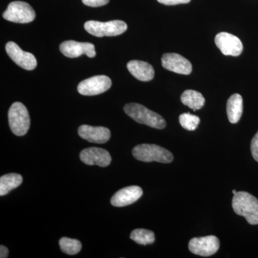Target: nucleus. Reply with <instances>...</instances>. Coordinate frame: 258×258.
<instances>
[{"mask_svg":"<svg viewBox=\"0 0 258 258\" xmlns=\"http://www.w3.org/2000/svg\"><path fill=\"white\" fill-rule=\"evenodd\" d=\"M234 212L244 217L250 225H258V200L246 191H237L232 198Z\"/></svg>","mask_w":258,"mask_h":258,"instance_id":"f257e3e1","label":"nucleus"},{"mask_svg":"<svg viewBox=\"0 0 258 258\" xmlns=\"http://www.w3.org/2000/svg\"><path fill=\"white\" fill-rule=\"evenodd\" d=\"M123 110L129 117L141 124L157 129H163L166 127V120L161 115L148 109L143 105L128 103L125 105Z\"/></svg>","mask_w":258,"mask_h":258,"instance_id":"f03ea898","label":"nucleus"},{"mask_svg":"<svg viewBox=\"0 0 258 258\" xmlns=\"http://www.w3.org/2000/svg\"><path fill=\"white\" fill-rule=\"evenodd\" d=\"M134 157L143 162H157L169 164L174 160V156L169 150L155 144H139L132 151Z\"/></svg>","mask_w":258,"mask_h":258,"instance_id":"7ed1b4c3","label":"nucleus"},{"mask_svg":"<svg viewBox=\"0 0 258 258\" xmlns=\"http://www.w3.org/2000/svg\"><path fill=\"white\" fill-rule=\"evenodd\" d=\"M10 129L18 137H23L28 133L30 126V118L28 109L20 102H15L8 112Z\"/></svg>","mask_w":258,"mask_h":258,"instance_id":"20e7f679","label":"nucleus"},{"mask_svg":"<svg viewBox=\"0 0 258 258\" xmlns=\"http://www.w3.org/2000/svg\"><path fill=\"white\" fill-rule=\"evenodd\" d=\"M84 28L93 36L113 37L121 35L126 31L127 25L121 20H112L106 23L91 20L85 23Z\"/></svg>","mask_w":258,"mask_h":258,"instance_id":"39448f33","label":"nucleus"},{"mask_svg":"<svg viewBox=\"0 0 258 258\" xmlns=\"http://www.w3.org/2000/svg\"><path fill=\"white\" fill-rule=\"evenodd\" d=\"M36 14L35 10L28 3L15 1L10 3L3 13V18L15 23H31L35 20Z\"/></svg>","mask_w":258,"mask_h":258,"instance_id":"423d86ee","label":"nucleus"},{"mask_svg":"<svg viewBox=\"0 0 258 258\" xmlns=\"http://www.w3.org/2000/svg\"><path fill=\"white\" fill-rule=\"evenodd\" d=\"M111 85V80L108 76H93L81 81L78 86V91L83 96H96L106 92Z\"/></svg>","mask_w":258,"mask_h":258,"instance_id":"0eeeda50","label":"nucleus"},{"mask_svg":"<svg viewBox=\"0 0 258 258\" xmlns=\"http://www.w3.org/2000/svg\"><path fill=\"white\" fill-rule=\"evenodd\" d=\"M220 240L216 236L209 235L194 237L189 241L190 252L203 257H209L216 253L220 248Z\"/></svg>","mask_w":258,"mask_h":258,"instance_id":"6e6552de","label":"nucleus"},{"mask_svg":"<svg viewBox=\"0 0 258 258\" xmlns=\"http://www.w3.org/2000/svg\"><path fill=\"white\" fill-rule=\"evenodd\" d=\"M215 41L217 47L225 55L237 57L240 55L243 50V45L240 39L228 32L217 34Z\"/></svg>","mask_w":258,"mask_h":258,"instance_id":"1a4fd4ad","label":"nucleus"},{"mask_svg":"<svg viewBox=\"0 0 258 258\" xmlns=\"http://www.w3.org/2000/svg\"><path fill=\"white\" fill-rule=\"evenodd\" d=\"M7 53L15 63L27 71L36 68L37 60L30 52H25L14 42H8L5 46Z\"/></svg>","mask_w":258,"mask_h":258,"instance_id":"9d476101","label":"nucleus"},{"mask_svg":"<svg viewBox=\"0 0 258 258\" xmlns=\"http://www.w3.org/2000/svg\"><path fill=\"white\" fill-rule=\"evenodd\" d=\"M60 50L64 56L70 58H75L82 55H86L88 57L93 58L96 55L94 45L90 42L68 40L61 44Z\"/></svg>","mask_w":258,"mask_h":258,"instance_id":"9b49d317","label":"nucleus"},{"mask_svg":"<svg viewBox=\"0 0 258 258\" xmlns=\"http://www.w3.org/2000/svg\"><path fill=\"white\" fill-rule=\"evenodd\" d=\"M80 159L87 165H98L101 167H106L111 164L112 160L108 151L97 147L83 149L80 154Z\"/></svg>","mask_w":258,"mask_h":258,"instance_id":"f8f14e48","label":"nucleus"},{"mask_svg":"<svg viewBox=\"0 0 258 258\" xmlns=\"http://www.w3.org/2000/svg\"><path fill=\"white\" fill-rule=\"evenodd\" d=\"M164 69L178 74L189 75L192 71L191 62L177 53H166L161 57Z\"/></svg>","mask_w":258,"mask_h":258,"instance_id":"ddd939ff","label":"nucleus"},{"mask_svg":"<svg viewBox=\"0 0 258 258\" xmlns=\"http://www.w3.org/2000/svg\"><path fill=\"white\" fill-rule=\"evenodd\" d=\"M143 190L139 186H130L118 190L112 197L111 203L117 208L128 206L142 198Z\"/></svg>","mask_w":258,"mask_h":258,"instance_id":"4468645a","label":"nucleus"},{"mask_svg":"<svg viewBox=\"0 0 258 258\" xmlns=\"http://www.w3.org/2000/svg\"><path fill=\"white\" fill-rule=\"evenodd\" d=\"M79 134L81 138L91 143H106L111 138V132L106 127L82 125L79 128Z\"/></svg>","mask_w":258,"mask_h":258,"instance_id":"2eb2a0df","label":"nucleus"},{"mask_svg":"<svg viewBox=\"0 0 258 258\" xmlns=\"http://www.w3.org/2000/svg\"><path fill=\"white\" fill-rule=\"evenodd\" d=\"M130 74L139 81L147 82L154 78V70L152 64L142 60H131L127 64Z\"/></svg>","mask_w":258,"mask_h":258,"instance_id":"dca6fc26","label":"nucleus"},{"mask_svg":"<svg viewBox=\"0 0 258 258\" xmlns=\"http://www.w3.org/2000/svg\"><path fill=\"white\" fill-rule=\"evenodd\" d=\"M243 112V100L238 93L232 95L227 102V114L231 123H237Z\"/></svg>","mask_w":258,"mask_h":258,"instance_id":"f3484780","label":"nucleus"},{"mask_svg":"<svg viewBox=\"0 0 258 258\" xmlns=\"http://www.w3.org/2000/svg\"><path fill=\"white\" fill-rule=\"evenodd\" d=\"M181 101L193 111L201 109L205 106V99L203 95L194 90H186L181 94Z\"/></svg>","mask_w":258,"mask_h":258,"instance_id":"a211bd4d","label":"nucleus"},{"mask_svg":"<svg viewBox=\"0 0 258 258\" xmlns=\"http://www.w3.org/2000/svg\"><path fill=\"white\" fill-rule=\"evenodd\" d=\"M23 176L20 174H5L0 177V195L5 196L12 190L18 187L23 182Z\"/></svg>","mask_w":258,"mask_h":258,"instance_id":"6ab92c4d","label":"nucleus"},{"mask_svg":"<svg viewBox=\"0 0 258 258\" xmlns=\"http://www.w3.org/2000/svg\"><path fill=\"white\" fill-rule=\"evenodd\" d=\"M130 237L134 242L143 245L153 244L155 241V235L154 232L145 229H137L132 231Z\"/></svg>","mask_w":258,"mask_h":258,"instance_id":"aec40b11","label":"nucleus"},{"mask_svg":"<svg viewBox=\"0 0 258 258\" xmlns=\"http://www.w3.org/2000/svg\"><path fill=\"white\" fill-rule=\"evenodd\" d=\"M59 245L61 250L69 255H74L79 253L82 248V244L79 240L66 237L60 238L59 240Z\"/></svg>","mask_w":258,"mask_h":258,"instance_id":"412c9836","label":"nucleus"},{"mask_svg":"<svg viewBox=\"0 0 258 258\" xmlns=\"http://www.w3.org/2000/svg\"><path fill=\"white\" fill-rule=\"evenodd\" d=\"M200 118L197 115L189 113L180 115L179 123L181 126L188 131H195L200 124Z\"/></svg>","mask_w":258,"mask_h":258,"instance_id":"4be33fe9","label":"nucleus"},{"mask_svg":"<svg viewBox=\"0 0 258 258\" xmlns=\"http://www.w3.org/2000/svg\"><path fill=\"white\" fill-rule=\"evenodd\" d=\"M250 149L252 157L258 162V132L251 141Z\"/></svg>","mask_w":258,"mask_h":258,"instance_id":"5701e85b","label":"nucleus"},{"mask_svg":"<svg viewBox=\"0 0 258 258\" xmlns=\"http://www.w3.org/2000/svg\"><path fill=\"white\" fill-rule=\"evenodd\" d=\"M83 3L92 8L104 6L109 3V0H82Z\"/></svg>","mask_w":258,"mask_h":258,"instance_id":"b1692460","label":"nucleus"},{"mask_svg":"<svg viewBox=\"0 0 258 258\" xmlns=\"http://www.w3.org/2000/svg\"><path fill=\"white\" fill-rule=\"evenodd\" d=\"M161 4L165 5H176L180 4H187L191 0H157Z\"/></svg>","mask_w":258,"mask_h":258,"instance_id":"393cba45","label":"nucleus"},{"mask_svg":"<svg viewBox=\"0 0 258 258\" xmlns=\"http://www.w3.org/2000/svg\"><path fill=\"white\" fill-rule=\"evenodd\" d=\"M9 257V249L4 245L0 246V257L7 258Z\"/></svg>","mask_w":258,"mask_h":258,"instance_id":"a878e982","label":"nucleus"},{"mask_svg":"<svg viewBox=\"0 0 258 258\" xmlns=\"http://www.w3.org/2000/svg\"><path fill=\"white\" fill-rule=\"evenodd\" d=\"M237 193V191H236V190H233V191H232V194H233L234 195H236V194Z\"/></svg>","mask_w":258,"mask_h":258,"instance_id":"bb28decb","label":"nucleus"}]
</instances>
